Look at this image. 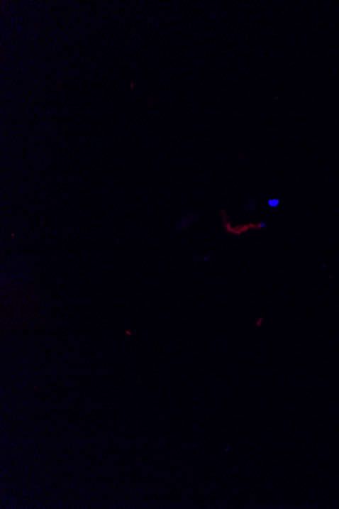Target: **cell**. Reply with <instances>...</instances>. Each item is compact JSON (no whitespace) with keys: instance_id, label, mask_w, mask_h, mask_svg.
<instances>
[{"instance_id":"1","label":"cell","mask_w":339,"mask_h":509,"mask_svg":"<svg viewBox=\"0 0 339 509\" xmlns=\"http://www.w3.org/2000/svg\"><path fill=\"white\" fill-rule=\"evenodd\" d=\"M268 204H269V206L272 207H277V204H279V199L269 200V202H268Z\"/></svg>"}]
</instances>
